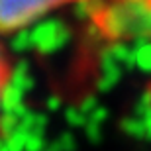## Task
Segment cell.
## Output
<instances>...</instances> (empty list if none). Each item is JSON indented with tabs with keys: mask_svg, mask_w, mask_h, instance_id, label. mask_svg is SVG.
<instances>
[{
	"mask_svg": "<svg viewBox=\"0 0 151 151\" xmlns=\"http://www.w3.org/2000/svg\"><path fill=\"white\" fill-rule=\"evenodd\" d=\"M77 0H0V35L28 28L45 14Z\"/></svg>",
	"mask_w": 151,
	"mask_h": 151,
	"instance_id": "6da1fadb",
	"label": "cell"
},
{
	"mask_svg": "<svg viewBox=\"0 0 151 151\" xmlns=\"http://www.w3.org/2000/svg\"><path fill=\"white\" fill-rule=\"evenodd\" d=\"M10 77H12V63L6 55V49L0 45V102H2V96H4V90L8 86Z\"/></svg>",
	"mask_w": 151,
	"mask_h": 151,
	"instance_id": "7a4b0ae2",
	"label": "cell"
}]
</instances>
